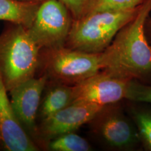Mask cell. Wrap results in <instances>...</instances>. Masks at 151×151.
Wrapping results in <instances>:
<instances>
[{
  "label": "cell",
  "mask_w": 151,
  "mask_h": 151,
  "mask_svg": "<svg viewBox=\"0 0 151 151\" xmlns=\"http://www.w3.org/2000/svg\"><path fill=\"white\" fill-rule=\"evenodd\" d=\"M131 81L101 70L73 86V102L83 101L103 106L114 104L127 99Z\"/></svg>",
  "instance_id": "cell-6"
},
{
  "label": "cell",
  "mask_w": 151,
  "mask_h": 151,
  "mask_svg": "<svg viewBox=\"0 0 151 151\" xmlns=\"http://www.w3.org/2000/svg\"><path fill=\"white\" fill-rule=\"evenodd\" d=\"M140 6L94 11L73 20L67 47L90 53L104 52L120 29L134 18Z\"/></svg>",
  "instance_id": "cell-3"
},
{
  "label": "cell",
  "mask_w": 151,
  "mask_h": 151,
  "mask_svg": "<svg viewBox=\"0 0 151 151\" xmlns=\"http://www.w3.org/2000/svg\"><path fill=\"white\" fill-rule=\"evenodd\" d=\"M8 93L0 73V145L9 151L37 150L17 118Z\"/></svg>",
  "instance_id": "cell-9"
},
{
  "label": "cell",
  "mask_w": 151,
  "mask_h": 151,
  "mask_svg": "<svg viewBox=\"0 0 151 151\" xmlns=\"http://www.w3.org/2000/svg\"><path fill=\"white\" fill-rule=\"evenodd\" d=\"M126 99L137 103L151 104V85L143 83L138 80H132Z\"/></svg>",
  "instance_id": "cell-16"
},
{
  "label": "cell",
  "mask_w": 151,
  "mask_h": 151,
  "mask_svg": "<svg viewBox=\"0 0 151 151\" xmlns=\"http://www.w3.org/2000/svg\"><path fill=\"white\" fill-rule=\"evenodd\" d=\"M73 101V86L60 85L52 88L46 94L41 109L43 119L51 116Z\"/></svg>",
  "instance_id": "cell-12"
},
{
  "label": "cell",
  "mask_w": 151,
  "mask_h": 151,
  "mask_svg": "<svg viewBox=\"0 0 151 151\" xmlns=\"http://www.w3.org/2000/svg\"><path fill=\"white\" fill-rule=\"evenodd\" d=\"M47 71L65 83L77 84L104 69L103 52L90 53L62 46L48 50Z\"/></svg>",
  "instance_id": "cell-5"
},
{
  "label": "cell",
  "mask_w": 151,
  "mask_h": 151,
  "mask_svg": "<svg viewBox=\"0 0 151 151\" xmlns=\"http://www.w3.org/2000/svg\"><path fill=\"white\" fill-rule=\"evenodd\" d=\"M104 107L83 101H74L51 116L43 119L41 133L48 138H55L72 132L93 120Z\"/></svg>",
  "instance_id": "cell-8"
},
{
  "label": "cell",
  "mask_w": 151,
  "mask_h": 151,
  "mask_svg": "<svg viewBox=\"0 0 151 151\" xmlns=\"http://www.w3.org/2000/svg\"><path fill=\"white\" fill-rule=\"evenodd\" d=\"M70 11L73 20H76L86 14L90 0H60Z\"/></svg>",
  "instance_id": "cell-17"
},
{
  "label": "cell",
  "mask_w": 151,
  "mask_h": 151,
  "mask_svg": "<svg viewBox=\"0 0 151 151\" xmlns=\"http://www.w3.org/2000/svg\"><path fill=\"white\" fill-rule=\"evenodd\" d=\"M145 32H146L147 39L151 45V17L150 16L147 18L145 24Z\"/></svg>",
  "instance_id": "cell-18"
},
{
  "label": "cell",
  "mask_w": 151,
  "mask_h": 151,
  "mask_svg": "<svg viewBox=\"0 0 151 151\" xmlns=\"http://www.w3.org/2000/svg\"><path fill=\"white\" fill-rule=\"evenodd\" d=\"M145 1L146 0H90L86 14L99 11L137 8Z\"/></svg>",
  "instance_id": "cell-15"
},
{
  "label": "cell",
  "mask_w": 151,
  "mask_h": 151,
  "mask_svg": "<svg viewBox=\"0 0 151 151\" xmlns=\"http://www.w3.org/2000/svg\"><path fill=\"white\" fill-rule=\"evenodd\" d=\"M19 1H35V2H42V1H46V0H19Z\"/></svg>",
  "instance_id": "cell-19"
},
{
  "label": "cell",
  "mask_w": 151,
  "mask_h": 151,
  "mask_svg": "<svg viewBox=\"0 0 151 151\" xmlns=\"http://www.w3.org/2000/svg\"><path fill=\"white\" fill-rule=\"evenodd\" d=\"M55 151H88L91 146L86 139L73 132L64 134L53 138L49 144Z\"/></svg>",
  "instance_id": "cell-14"
},
{
  "label": "cell",
  "mask_w": 151,
  "mask_h": 151,
  "mask_svg": "<svg viewBox=\"0 0 151 151\" xmlns=\"http://www.w3.org/2000/svg\"><path fill=\"white\" fill-rule=\"evenodd\" d=\"M150 13L151 0H146L103 52V71L128 80L142 81L151 77V45L145 32Z\"/></svg>",
  "instance_id": "cell-1"
},
{
  "label": "cell",
  "mask_w": 151,
  "mask_h": 151,
  "mask_svg": "<svg viewBox=\"0 0 151 151\" xmlns=\"http://www.w3.org/2000/svg\"><path fill=\"white\" fill-rule=\"evenodd\" d=\"M130 116L137 127L141 143L151 151V109L132 106Z\"/></svg>",
  "instance_id": "cell-13"
},
{
  "label": "cell",
  "mask_w": 151,
  "mask_h": 151,
  "mask_svg": "<svg viewBox=\"0 0 151 151\" xmlns=\"http://www.w3.org/2000/svg\"><path fill=\"white\" fill-rule=\"evenodd\" d=\"M73 21L70 11L60 0H46L27 29L40 48L50 50L65 46Z\"/></svg>",
  "instance_id": "cell-4"
},
{
  "label": "cell",
  "mask_w": 151,
  "mask_h": 151,
  "mask_svg": "<svg viewBox=\"0 0 151 151\" xmlns=\"http://www.w3.org/2000/svg\"><path fill=\"white\" fill-rule=\"evenodd\" d=\"M97 130L109 146L118 149L133 148L141 143L133 120H129L116 107L106 109V106L95 117Z\"/></svg>",
  "instance_id": "cell-7"
},
{
  "label": "cell",
  "mask_w": 151,
  "mask_h": 151,
  "mask_svg": "<svg viewBox=\"0 0 151 151\" xmlns=\"http://www.w3.org/2000/svg\"><path fill=\"white\" fill-rule=\"evenodd\" d=\"M48 75L33 78L18 85L9 93L11 102L17 118L28 129L35 127V121L41 94L46 86Z\"/></svg>",
  "instance_id": "cell-10"
},
{
  "label": "cell",
  "mask_w": 151,
  "mask_h": 151,
  "mask_svg": "<svg viewBox=\"0 0 151 151\" xmlns=\"http://www.w3.org/2000/svg\"><path fill=\"white\" fill-rule=\"evenodd\" d=\"M41 3L0 0V20L20 24L28 29L32 24Z\"/></svg>",
  "instance_id": "cell-11"
},
{
  "label": "cell",
  "mask_w": 151,
  "mask_h": 151,
  "mask_svg": "<svg viewBox=\"0 0 151 151\" xmlns=\"http://www.w3.org/2000/svg\"><path fill=\"white\" fill-rule=\"evenodd\" d=\"M11 24L0 35V73L8 92L35 77L41 50L27 28Z\"/></svg>",
  "instance_id": "cell-2"
}]
</instances>
